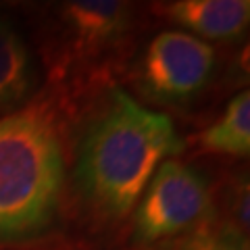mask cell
I'll return each instance as SVG.
<instances>
[{
	"mask_svg": "<svg viewBox=\"0 0 250 250\" xmlns=\"http://www.w3.org/2000/svg\"><path fill=\"white\" fill-rule=\"evenodd\" d=\"M198 152L246 159L250 152V94L242 90L233 96L217 119L200 129L192 140Z\"/></svg>",
	"mask_w": 250,
	"mask_h": 250,
	"instance_id": "8",
	"label": "cell"
},
{
	"mask_svg": "<svg viewBox=\"0 0 250 250\" xmlns=\"http://www.w3.org/2000/svg\"><path fill=\"white\" fill-rule=\"evenodd\" d=\"M215 192L184 161L161 163L134 208L129 246L146 250L217 221Z\"/></svg>",
	"mask_w": 250,
	"mask_h": 250,
	"instance_id": "4",
	"label": "cell"
},
{
	"mask_svg": "<svg viewBox=\"0 0 250 250\" xmlns=\"http://www.w3.org/2000/svg\"><path fill=\"white\" fill-rule=\"evenodd\" d=\"M146 250H250L248 236L223 221H213L182 238L163 242Z\"/></svg>",
	"mask_w": 250,
	"mask_h": 250,
	"instance_id": "9",
	"label": "cell"
},
{
	"mask_svg": "<svg viewBox=\"0 0 250 250\" xmlns=\"http://www.w3.org/2000/svg\"><path fill=\"white\" fill-rule=\"evenodd\" d=\"M46 94L40 100L61 125L80 119L125 71L138 34V6L121 0H69L52 4L40 25Z\"/></svg>",
	"mask_w": 250,
	"mask_h": 250,
	"instance_id": "2",
	"label": "cell"
},
{
	"mask_svg": "<svg viewBox=\"0 0 250 250\" xmlns=\"http://www.w3.org/2000/svg\"><path fill=\"white\" fill-rule=\"evenodd\" d=\"M184 150L169 115L113 85L96 100L77 138L73 190L94 219L119 223L134 213L161 163Z\"/></svg>",
	"mask_w": 250,
	"mask_h": 250,
	"instance_id": "1",
	"label": "cell"
},
{
	"mask_svg": "<svg viewBox=\"0 0 250 250\" xmlns=\"http://www.w3.org/2000/svg\"><path fill=\"white\" fill-rule=\"evenodd\" d=\"M62 125L46 104L0 117V246L42 238L57 221L67 179Z\"/></svg>",
	"mask_w": 250,
	"mask_h": 250,
	"instance_id": "3",
	"label": "cell"
},
{
	"mask_svg": "<svg viewBox=\"0 0 250 250\" xmlns=\"http://www.w3.org/2000/svg\"><path fill=\"white\" fill-rule=\"evenodd\" d=\"M248 175L246 173H236L231 177V182L225 186L223 194V207L228 219H223V223L231 225L233 229H238L248 236ZM221 221V219H219Z\"/></svg>",
	"mask_w": 250,
	"mask_h": 250,
	"instance_id": "10",
	"label": "cell"
},
{
	"mask_svg": "<svg viewBox=\"0 0 250 250\" xmlns=\"http://www.w3.org/2000/svg\"><path fill=\"white\" fill-rule=\"evenodd\" d=\"M36 88V65L15 25L0 19V117L25 108Z\"/></svg>",
	"mask_w": 250,
	"mask_h": 250,
	"instance_id": "7",
	"label": "cell"
},
{
	"mask_svg": "<svg viewBox=\"0 0 250 250\" xmlns=\"http://www.w3.org/2000/svg\"><path fill=\"white\" fill-rule=\"evenodd\" d=\"M213 69V46L179 29H165L148 42L134 69V85L154 104L182 106L207 88Z\"/></svg>",
	"mask_w": 250,
	"mask_h": 250,
	"instance_id": "5",
	"label": "cell"
},
{
	"mask_svg": "<svg viewBox=\"0 0 250 250\" xmlns=\"http://www.w3.org/2000/svg\"><path fill=\"white\" fill-rule=\"evenodd\" d=\"M154 13L186 29L184 34L192 31L200 36L198 40L202 42L238 40L246 34L250 23L248 0H175L154 4Z\"/></svg>",
	"mask_w": 250,
	"mask_h": 250,
	"instance_id": "6",
	"label": "cell"
}]
</instances>
